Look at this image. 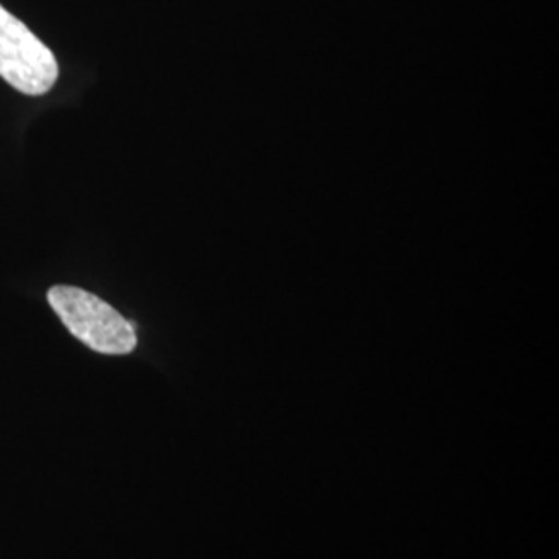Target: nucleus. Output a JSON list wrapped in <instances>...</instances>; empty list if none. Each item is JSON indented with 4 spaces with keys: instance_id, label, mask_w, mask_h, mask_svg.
<instances>
[{
    "instance_id": "f03ea898",
    "label": "nucleus",
    "mask_w": 559,
    "mask_h": 559,
    "mask_svg": "<svg viewBox=\"0 0 559 559\" xmlns=\"http://www.w3.org/2000/svg\"><path fill=\"white\" fill-rule=\"evenodd\" d=\"M0 78L25 96H44L59 80V62L52 50L2 4Z\"/></svg>"
},
{
    "instance_id": "f257e3e1",
    "label": "nucleus",
    "mask_w": 559,
    "mask_h": 559,
    "mask_svg": "<svg viewBox=\"0 0 559 559\" xmlns=\"http://www.w3.org/2000/svg\"><path fill=\"white\" fill-rule=\"evenodd\" d=\"M48 302L64 328L102 355H129L138 346L135 328L100 297L75 286H52Z\"/></svg>"
}]
</instances>
